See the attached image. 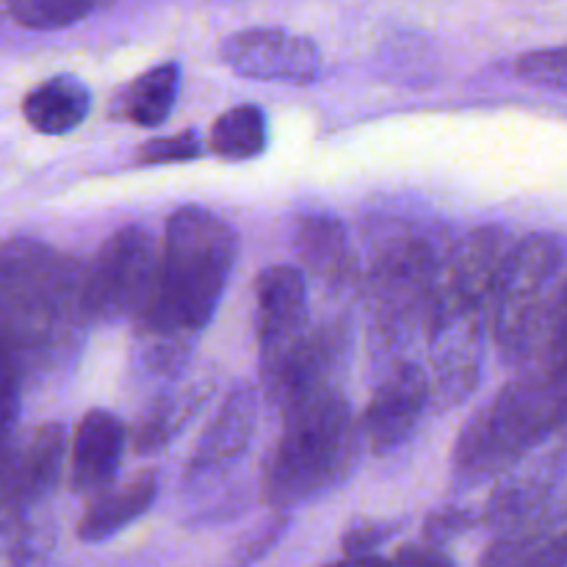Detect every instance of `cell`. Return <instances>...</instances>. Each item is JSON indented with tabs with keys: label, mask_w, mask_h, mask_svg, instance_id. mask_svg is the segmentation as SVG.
Here are the masks:
<instances>
[{
	"label": "cell",
	"mask_w": 567,
	"mask_h": 567,
	"mask_svg": "<svg viewBox=\"0 0 567 567\" xmlns=\"http://www.w3.org/2000/svg\"><path fill=\"white\" fill-rule=\"evenodd\" d=\"M286 426L266 460L260 493L275 509L319 498L349 476L360 454V424L341 391L282 415Z\"/></svg>",
	"instance_id": "cell-3"
},
{
	"label": "cell",
	"mask_w": 567,
	"mask_h": 567,
	"mask_svg": "<svg viewBox=\"0 0 567 567\" xmlns=\"http://www.w3.org/2000/svg\"><path fill=\"white\" fill-rule=\"evenodd\" d=\"M567 426V360L537 365L493 396L460 432L452 474L480 485L513 468Z\"/></svg>",
	"instance_id": "cell-2"
},
{
	"label": "cell",
	"mask_w": 567,
	"mask_h": 567,
	"mask_svg": "<svg viewBox=\"0 0 567 567\" xmlns=\"http://www.w3.org/2000/svg\"><path fill=\"white\" fill-rule=\"evenodd\" d=\"M14 22L31 31H59L92 14L97 0H3Z\"/></svg>",
	"instance_id": "cell-20"
},
{
	"label": "cell",
	"mask_w": 567,
	"mask_h": 567,
	"mask_svg": "<svg viewBox=\"0 0 567 567\" xmlns=\"http://www.w3.org/2000/svg\"><path fill=\"white\" fill-rule=\"evenodd\" d=\"M255 297L260 363H269L308 330V280L297 266H269L255 282Z\"/></svg>",
	"instance_id": "cell-11"
},
{
	"label": "cell",
	"mask_w": 567,
	"mask_h": 567,
	"mask_svg": "<svg viewBox=\"0 0 567 567\" xmlns=\"http://www.w3.org/2000/svg\"><path fill=\"white\" fill-rule=\"evenodd\" d=\"M391 535H396L393 520H360L343 535V554L347 559H369Z\"/></svg>",
	"instance_id": "cell-25"
},
{
	"label": "cell",
	"mask_w": 567,
	"mask_h": 567,
	"mask_svg": "<svg viewBox=\"0 0 567 567\" xmlns=\"http://www.w3.org/2000/svg\"><path fill=\"white\" fill-rule=\"evenodd\" d=\"M155 496H158V476L153 471L133 476L131 482L114 491L97 493L83 518L78 520V537L83 543H103L120 535L125 526H131L153 507Z\"/></svg>",
	"instance_id": "cell-14"
},
{
	"label": "cell",
	"mask_w": 567,
	"mask_h": 567,
	"mask_svg": "<svg viewBox=\"0 0 567 567\" xmlns=\"http://www.w3.org/2000/svg\"><path fill=\"white\" fill-rule=\"evenodd\" d=\"M327 567H396V565L380 557H369V559H343V563L327 565Z\"/></svg>",
	"instance_id": "cell-29"
},
{
	"label": "cell",
	"mask_w": 567,
	"mask_h": 567,
	"mask_svg": "<svg viewBox=\"0 0 567 567\" xmlns=\"http://www.w3.org/2000/svg\"><path fill=\"white\" fill-rule=\"evenodd\" d=\"M293 249L299 264L332 291L354 286L358 280V258L349 244L347 227L336 216H299L293 225Z\"/></svg>",
	"instance_id": "cell-13"
},
{
	"label": "cell",
	"mask_w": 567,
	"mask_h": 567,
	"mask_svg": "<svg viewBox=\"0 0 567 567\" xmlns=\"http://www.w3.org/2000/svg\"><path fill=\"white\" fill-rule=\"evenodd\" d=\"M221 61L249 81L310 83L321 72V50L313 39L282 28H247L221 42Z\"/></svg>",
	"instance_id": "cell-8"
},
{
	"label": "cell",
	"mask_w": 567,
	"mask_h": 567,
	"mask_svg": "<svg viewBox=\"0 0 567 567\" xmlns=\"http://www.w3.org/2000/svg\"><path fill=\"white\" fill-rule=\"evenodd\" d=\"M255 426H258V393L247 382H238L216 410L208 430L199 435L197 449L183 474V485L208 487L236 468L252 443Z\"/></svg>",
	"instance_id": "cell-10"
},
{
	"label": "cell",
	"mask_w": 567,
	"mask_h": 567,
	"mask_svg": "<svg viewBox=\"0 0 567 567\" xmlns=\"http://www.w3.org/2000/svg\"><path fill=\"white\" fill-rule=\"evenodd\" d=\"M92 109L89 86L75 75H53L33 86L22 100L28 125L48 136H61L81 125Z\"/></svg>",
	"instance_id": "cell-15"
},
{
	"label": "cell",
	"mask_w": 567,
	"mask_h": 567,
	"mask_svg": "<svg viewBox=\"0 0 567 567\" xmlns=\"http://www.w3.org/2000/svg\"><path fill=\"white\" fill-rule=\"evenodd\" d=\"M208 393L210 385L192 382V385L164 393L158 402L150 404L147 413L133 426V449H136V454H158L161 449L169 446L186 430L188 421L199 413Z\"/></svg>",
	"instance_id": "cell-16"
},
{
	"label": "cell",
	"mask_w": 567,
	"mask_h": 567,
	"mask_svg": "<svg viewBox=\"0 0 567 567\" xmlns=\"http://www.w3.org/2000/svg\"><path fill=\"white\" fill-rule=\"evenodd\" d=\"M20 419V352L0 336V446Z\"/></svg>",
	"instance_id": "cell-23"
},
{
	"label": "cell",
	"mask_w": 567,
	"mask_h": 567,
	"mask_svg": "<svg viewBox=\"0 0 567 567\" xmlns=\"http://www.w3.org/2000/svg\"><path fill=\"white\" fill-rule=\"evenodd\" d=\"M210 147L225 161L258 158L266 150V114L252 103L233 105L210 131Z\"/></svg>",
	"instance_id": "cell-19"
},
{
	"label": "cell",
	"mask_w": 567,
	"mask_h": 567,
	"mask_svg": "<svg viewBox=\"0 0 567 567\" xmlns=\"http://www.w3.org/2000/svg\"><path fill=\"white\" fill-rule=\"evenodd\" d=\"M161 247L144 227H122L81 277V310L94 321L136 319L158 275Z\"/></svg>",
	"instance_id": "cell-6"
},
{
	"label": "cell",
	"mask_w": 567,
	"mask_h": 567,
	"mask_svg": "<svg viewBox=\"0 0 567 567\" xmlns=\"http://www.w3.org/2000/svg\"><path fill=\"white\" fill-rule=\"evenodd\" d=\"M64 454L66 430L59 421H50L33 432L14 468V487L22 502H39L59 485Z\"/></svg>",
	"instance_id": "cell-17"
},
{
	"label": "cell",
	"mask_w": 567,
	"mask_h": 567,
	"mask_svg": "<svg viewBox=\"0 0 567 567\" xmlns=\"http://www.w3.org/2000/svg\"><path fill=\"white\" fill-rule=\"evenodd\" d=\"M236 252V230L214 210L186 205L169 216L155 286L133 319L150 365L177 371L186 363L194 338L219 308Z\"/></svg>",
	"instance_id": "cell-1"
},
{
	"label": "cell",
	"mask_w": 567,
	"mask_h": 567,
	"mask_svg": "<svg viewBox=\"0 0 567 567\" xmlns=\"http://www.w3.org/2000/svg\"><path fill=\"white\" fill-rule=\"evenodd\" d=\"M509 247V233L487 225L465 233L449 249L426 299L424 330L430 341L460 327L487 324V302Z\"/></svg>",
	"instance_id": "cell-5"
},
{
	"label": "cell",
	"mask_w": 567,
	"mask_h": 567,
	"mask_svg": "<svg viewBox=\"0 0 567 567\" xmlns=\"http://www.w3.org/2000/svg\"><path fill=\"white\" fill-rule=\"evenodd\" d=\"M286 524L288 520L282 518V515H277L271 524H266L264 529L255 532L247 543H241V546L236 548V554H233L230 559V567H252L255 563H260V559L277 546V540H280L282 532H286Z\"/></svg>",
	"instance_id": "cell-26"
},
{
	"label": "cell",
	"mask_w": 567,
	"mask_h": 567,
	"mask_svg": "<svg viewBox=\"0 0 567 567\" xmlns=\"http://www.w3.org/2000/svg\"><path fill=\"white\" fill-rule=\"evenodd\" d=\"M177 89H181V66L175 61L153 66L127 83L122 94V114L138 127L164 125L175 109Z\"/></svg>",
	"instance_id": "cell-18"
},
{
	"label": "cell",
	"mask_w": 567,
	"mask_h": 567,
	"mask_svg": "<svg viewBox=\"0 0 567 567\" xmlns=\"http://www.w3.org/2000/svg\"><path fill=\"white\" fill-rule=\"evenodd\" d=\"M127 430L109 410H89L72 437L70 482L75 493H103L120 471Z\"/></svg>",
	"instance_id": "cell-12"
},
{
	"label": "cell",
	"mask_w": 567,
	"mask_h": 567,
	"mask_svg": "<svg viewBox=\"0 0 567 567\" xmlns=\"http://www.w3.org/2000/svg\"><path fill=\"white\" fill-rule=\"evenodd\" d=\"M349 324L343 321H321L310 327L269 363H260L264 391L277 404L282 415L293 413L313 399L341 391V374L347 369Z\"/></svg>",
	"instance_id": "cell-7"
},
{
	"label": "cell",
	"mask_w": 567,
	"mask_h": 567,
	"mask_svg": "<svg viewBox=\"0 0 567 567\" xmlns=\"http://www.w3.org/2000/svg\"><path fill=\"white\" fill-rule=\"evenodd\" d=\"M471 524H474V515L465 513V509H437V513H432L430 518H426L424 540L430 543V546L441 548L443 543H449L452 537L468 532Z\"/></svg>",
	"instance_id": "cell-27"
},
{
	"label": "cell",
	"mask_w": 567,
	"mask_h": 567,
	"mask_svg": "<svg viewBox=\"0 0 567 567\" xmlns=\"http://www.w3.org/2000/svg\"><path fill=\"white\" fill-rule=\"evenodd\" d=\"M565 264L567 244L554 233H532L509 247L487 302V327L507 363L518 365L535 358L543 319L563 282Z\"/></svg>",
	"instance_id": "cell-4"
},
{
	"label": "cell",
	"mask_w": 567,
	"mask_h": 567,
	"mask_svg": "<svg viewBox=\"0 0 567 567\" xmlns=\"http://www.w3.org/2000/svg\"><path fill=\"white\" fill-rule=\"evenodd\" d=\"M430 402V374L410 360L393 365L377 385L365 408L363 424H360L363 441L369 443L371 452L391 454L402 443H408Z\"/></svg>",
	"instance_id": "cell-9"
},
{
	"label": "cell",
	"mask_w": 567,
	"mask_h": 567,
	"mask_svg": "<svg viewBox=\"0 0 567 567\" xmlns=\"http://www.w3.org/2000/svg\"><path fill=\"white\" fill-rule=\"evenodd\" d=\"M513 70L520 81L554 89V92H567V44L524 53L515 61Z\"/></svg>",
	"instance_id": "cell-21"
},
{
	"label": "cell",
	"mask_w": 567,
	"mask_h": 567,
	"mask_svg": "<svg viewBox=\"0 0 567 567\" xmlns=\"http://www.w3.org/2000/svg\"><path fill=\"white\" fill-rule=\"evenodd\" d=\"M532 360H537V365L567 360V277H563L551 305H548V313L543 319L540 338H537L535 358Z\"/></svg>",
	"instance_id": "cell-22"
},
{
	"label": "cell",
	"mask_w": 567,
	"mask_h": 567,
	"mask_svg": "<svg viewBox=\"0 0 567 567\" xmlns=\"http://www.w3.org/2000/svg\"><path fill=\"white\" fill-rule=\"evenodd\" d=\"M391 563L396 567H454L452 557L443 554L437 546H430V543L399 548L396 559H391Z\"/></svg>",
	"instance_id": "cell-28"
},
{
	"label": "cell",
	"mask_w": 567,
	"mask_h": 567,
	"mask_svg": "<svg viewBox=\"0 0 567 567\" xmlns=\"http://www.w3.org/2000/svg\"><path fill=\"white\" fill-rule=\"evenodd\" d=\"M203 155V142H199L197 131L186 127V131L175 133V136L150 138L138 147L136 161L144 166H164V164H183V161H194Z\"/></svg>",
	"instance_id": "cell-24"
}]
</instances>
